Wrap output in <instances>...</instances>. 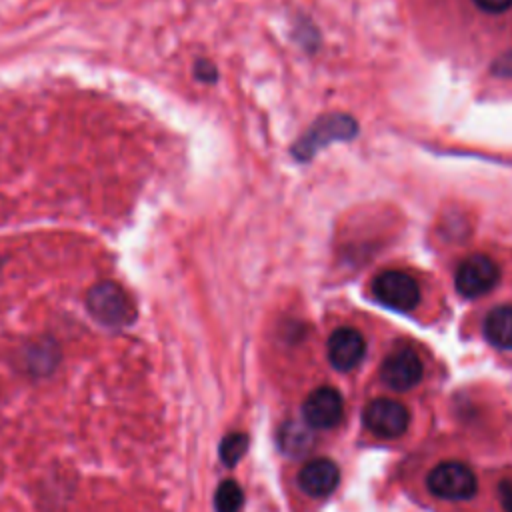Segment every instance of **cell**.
<instances>
[{
    "mask_svg": "<svg viewBox=\"0 0 512 512\" xmlns=\"http://www.w3.org/2000/svg\"><path fill=\"white\" fill-rule=\"evenodd\" d=\"M484 338L498 350H512V304L494 306L482 322Z\"/></svg>",
    "mask_w": 512,
    "mask_h": 512,
    "instance_id": "obj_11",
    "label": "cell"
},
{
    "mask_svg": "<svg viewBox=\"0 0 512 512\" xmlns=\"http://www.w3.org/2000/svg\"><path fill=\"white\" fill-rule=\"evenodd\" d=\"M340 482V468L330 458H314L298 472V486L312 498L330 496Z\"/></svg>",
    "mask_w": 512,
    "mask_h": 512,
    "instance_id": "obj_10",
    "label": "cell"
},
{
    "mask_svg": "<svg viewBox=\"0 0 512 512\" xmlns=\"http://www.w3.org/2000/svg\"><path fill=\"white\" fill-rule=\"evenodd\" d=\"M242 502H244L242 488L234 480H224L218 486L216 498H214L216 512H238Z\"/></svg>",
    "mask_w": 512,
    "mask_h": 512,
    "instance_id": "obj_13",
    "label": "cell"
},
{
    "mask_svg": "<svg viewBox=\"0 0 512 512\" xmlns=\"http://www.w3.org/2000/svg\"><path fill=\"white\" fill-rule=\"evenodd\" d=\"M424 376V364H422V358L418 356L416 350L412 348H396L392 350L382 366H380V378L382 382L392 388V390H398V392H404V390H410L414 388L416 384H420Z\"/></svg>",
    "mask_w": 512,
    "mask_h": 512,
    "instance_id": "obj_7",
    "label": "cell"
},
{
    "mask_svg": "<svg viewBox=\"0 0 512 512\" xmlns=\"http://www.w3.org/2000/svg\"><path fill=\"white\" fill-rule=\"evenodd\" d=\"M372 294L386 308L410 312L420 304V286L404 270H382L372 278Z\"/></svg>",
    "mask_w": 512,
    "mask_h": 512,
    "instance_id": "obj_4",
    "label": "cell"
},
{
    "mask_svg": "<svg viewBox=\"0 0 512 512\" xmlns=\"http://www.w3.org/2000/svg\"><path fill=\"white\" fill-rule=\"evenodd\" d=\"M364 424L374 436L394 440L408 430L410 412L400 400L376 398L364 408Z\"/></svg>",
    "mask_w": 512,
    "mask_h": 512,
    "instance_id": "obj_6",
    "label": "cell"
},
{
    "mask_svg": "<svg viewBox=\"0 0 512 512\" xmlns=\"http://www.w3.org/2000/svg\"><path fill=\"white\" fill-rule=\"evenodd\" d=\"M248 448V436L244 432L228 434L220 444V458L226 466H234Z\"/></svg>",
    "mask_w": 512,
    "mask_h": 512,
    "instance_id": "obj_14",
    "label": "cell"
},
{
    "mask_svg": "<svg viewBox=\"0 0 512 512\" xmlns=\"http://www.w3.org/2000/svg\"><path fill=\"white\" fill-rule=\"evenodd\" d=\"M358 132V124L352 116L346 114H328L318 118L310 130L294 144L292 154L298 160L312 158L322 146L334 142V140H350Z\"/></svg>",
    "mask_w": 512,
    "mask_h": 512,
    "instance_id": "obj_3",
    "label": "cell"
},
{
    "mask_svg": "<svg viewBox=\"0 0 512 512\" xmlns=\"http://www.w3.org/2000/svg\"><path fill=\"white\" fill-rule=\"evenodd\" d=\"M302 416L314 430H330L342 422L344 400L332 386H320L308 394L302 404Z\"/></svg>",
    "mask_w": 512,
    "mask_h": 512,
    "instance_id": "obj_8",
    "label": "cell"
},
{
    "mask_svg": "<svg viewBox=\"0 0 512 512\" xmlns=\"http://www.w3.org/2000/svg\"><path fill=\"white\" fill-rule=\"evenodd\" d=\"M426 486L436 498L450 502L470 500L478 492L474 470L460 460H444L436 464L426 476Z\"/></svg>",
    "mask_w": 512,
    "mask_h": 512,
    "instance_id": "obj_2",
    "label": "cell"
},
{
    "mask_svg": "<svg viewBox=\"0 0 512 512\" xmlns=\"http://www.w3.org/2000/svg\"><path fill=\"white\" fill-rule=\"evenodd\" d=\"M500 282L498 264L486 254L466 256L454 274V286L464 298H480Z\"/></svg>",
    "mask_w": 512,
    "mask_h": 512,
    "instance_id": "obj_5",
    "label": "cell"
},
{
    "mask_svg": "<svg viewBox=\"0 0 512 512\" xmlns=\"http://www.w3.org/2000/svg\"><path fill=\"white\" fill-rule=\"evenodd\" d=\"M482 12L500 14L512 6V0H472Z\"/></svg>",
    "mask_w": 512,
    "mask_h": 512,
    "instance_id": "obj_18",
    "label": "cell"
},
{
    "mask_svg": "<svg viewBox=\"0 0 512 512\" xmlns=\"http://www.w3.org/2000/svg\"><path fill=\"white\" fill-rule=\"evenodd\" d=\"M194 76L202 82H214L218 78V72L210 60H198L194 64Z\"/></svg>",
    "mask_w": 512,
    "mask_h": 512,
    "instance_id": "obj_17",
    "label": "cell"
},
{
    "mask_svg": "<svg viewBox=\"0 0 512 512\" xmlns=\"http://www.w3.org/2000/svg\"><path fill=\"white\" fill-rule=\"evenodd\" d=\"M60 360L58 348L52 340H34L24 350V366L30 374L46 376L50 374Z\"/></svg>",
    "mask_w": 512,
    "mask_h": 512,
    "instance_id": "obj_12",
    "label": "cell"
},
{
    "mask_svg": "<svg viewBox=\"0 0 512 512\" xmlns=\"http://www.w3.org/2000/svg\"><path fill=\"white\" fill-rule=\"evenodd\" d=\"M498 500L504 512H512V476H506L498 484Z\"/></svg>",
    "mask_w": 512,
    "mask_h": 512,
    "instance_id": "obj_16",
    "label": "cell"
},
{
    "mask_svg": "<svg viewBox=\"0 0 512 512\" xmlns=\"http://www.w3.org/2000/svg\"><path fill=\"white\" fill-rule=\"evenodd\" d=\"M492 74L500 78H512V50L498 56L492 64Z\"/></svg>",
    "mask_w": 512,
    "mask_h": 512,
    "instance_id": "obj_15",
    "label": "cell"
},
{
    "mask_svg": "<svg viewBox=\"0 0 512 512\" xmlns=\"http://www.w3.org/2000/svg\"><path fill=\"white\" fill-rule=\"evenodd\" d=\"M326 354L332 368L338 372H350L362 362L366 354V340L356 328L340 326L328 336Z\"/></svg>",
    "mask_w": 512,
    "mask_h": 512,
    "instance_id": "obj_9",
    "label": "cell"
},
{
    "mask_svg": "<svg viewBox=\"0 0 512 512\" xmlns=\"http://www.w3.org/2000/svg\"><path fill=\"white\" fill-rule=\"evenodd\" d=\"M86 308L92 318L108 328H124L136 320V306L132 298L112 280H102L88 290Z\"/></svg>",
    "mask_w": 512,
    "mask_h": 512,
    "instance_id": "obj_1",
    "label": "cell"
}]
</instances>
